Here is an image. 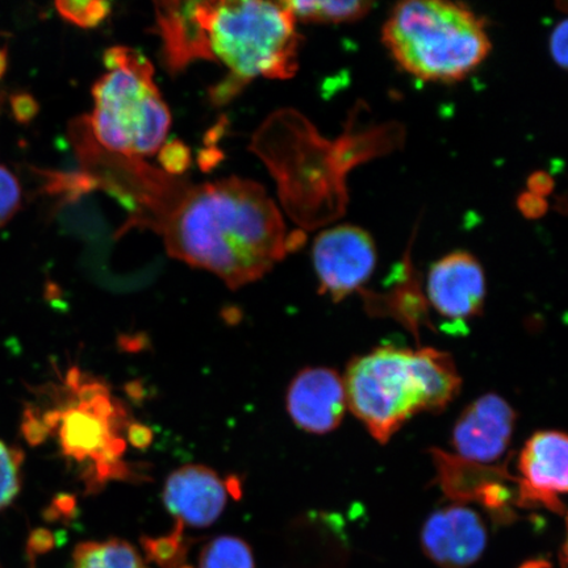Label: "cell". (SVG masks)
<instances>
[{
    "label": "cell",
    "mask_w": 568,
    "mask_h": 568,
    "mask_svg": "<svg viewBox=\"0 0 568 568\" xmlns=\"http://www.w3.org/2000/svg\"><path fill=\"white\" fill-rule=\"evenodd\" d=\"M151 230L161 234L170 257L207 270L232 290L262 278L291 246L266 190L234 176L184 182Z\"/></svg>",
    "instance_id": "1"
},
{
    "label": "cell",
    "mask_w": 568,
    "mask_h": 568,
    "mask_svg": "<svg viewBox=\"0 0 568 568\" xmlns=\"http://www.w3.org/2000/svg\"><path fill=\"white\" fill-rule=\"evenodd\" d=\"M383 44L404 71L425 82L465 80L491 52L485 20L462 3L409 0L395 6Z\"/></svg>",
    "instance_id": "2"
},
{
    "label": "cell",
    "mask_w": 568,
    "mask_h": 568,
    "mask_svg": "<svg viewBox=\"0 0 568 568\" xmlns=\"http://www.w3.org/2000/svg\"><path fill=\"white\" fill-rule=\"evenodd\" d=\"M109 73L92 88L95 106L89 119L92 138L105 151L142 159L165 144L172 116L154 83L152 63L125 47L104 54Z\"/></svg>",
    "instance_id": "3"
},
{
    "label": "cell",
    "mask_w": 568,
    "mask_h": 568,
    "mask_svg": "<svg viewBox=\"0 0 568 568\" xmlns=\"http://www.w3.org/2000/svg\"><path fill=\"white\" fill-rule=\"evenodd\" d=\"M204 23L212 61L224 63L244 87L258 77L295 75L301 36L286 2H204Z\"/></svg>",
    "instance_id": "4"
},
{
    "label": "cell",
    "mask_w": 568,
    "mask_h": 568,
    "mask_svg": "<svg viewBox=\"0 0 568 568\" xmlns=\"http://www.w3.org/2000/svg\"><path fill=\"white\" fill-rule=\"evenodd\" d=\"M68 382L77 389V403L67 408L51 410L39 423L44 439L52 429L59 430L62 453L83 465L91 462L94 468V487L106 480L125 477L126 466L120 460L126 442L120 429L128 425L122 404L113 402L109 389L101 382H82L80 372L71 371Z\"/></svg>",
    "instance_id": "5"
},
{
    "label": "cell",
    "mask_w": 568,
    "mask_h": 568,
    "mask_svg": "<svg viewBox=\"0 0 568 568\" xmlns=\"http://www.w3.org/2000/svg\"><path fill=\"white\" fill-rule=\"evenodd\" d=\"M347 408L379 444H387L410 417L423 412L412 351L376 347L351 361L344 378Z\"/></svg>",
    "instance_id": "6"
},
{
    "label": "cell",
    "mask_w": 568,
    "mask_h": 568,
    "mask_svg": "<svg viewBox=\"0 0 568 568\" xmlns=\"http://www.w3.org/2000/svg\"><path fill=\"white\" fill-rule=\"evenodd\" d=\"M320 293L341 302L372 278L378 254L371 233L338 225L320 233L312 248Z\"/></svg>",
    "instance_id": "7"
},
{
    "label": "cell",
    "mask_w": 568,
    "mask_h": 568,
    "mask_svg": "<svg viewBox=\"0 0 568 568\" xmlns=\"http://www.w3.org/2000/svg\"><path fill=\"white\" fill-rule=\"evenodd\" d=\"M516 506L544 507L566 515L562 496L568 488V439L557 430L537 432L518 457Z\"/></svg>",
    "instance_id": "8"
},
{
    "label": "cell",
    "mask_w": 568,
    "mask_h": 568,
    "mask_svg": "<svg viewBox=\"0 0 568 568\" xmlns=\"http://www.w3.org/2000/svg\"><path fill=\"white\" fill-rule=\"evenodd\" d=\"M433 460L438 485L449 499L458 504L479 503L499 520H513L516 491L508 481L517 485V478L507 466L473 464L442 450H433Z\"/></svg>",
    "instance_id": "9"
},
{
    "label": "cell",
    "mask_w": 568,
    "mask_h": 568,
    "mask_svg": "<svg viewBox=\"0 0 568 568\" xmlns=\"http://www.w3.org/2000/svg\"><path fill=\"white\" fill-rule=\"evenodd\" d=\"M516 422V410L501 396H480L462 412L454 425L452 444L457 457L493 465L507 452Z\"/></svg>",
    "instance_id": "10"
},
{
    "label": "cell",
    "mask_w": 568,
    "mask_h": 568,
    "mask_svg": "<svg viewBox=\"0 0 568 568\" xmlns=\"http://www.w3.org/2000/svg\"><path fill=\"white\" fill-rule=\"evenodd\" d=\"M487 528L478 513L464 504L437 509L422 530L425 556L443 568H467L487 548Z\"/></svg>",
    "instance_id": "11"
},
{
    "label": "cell",
    "mask_w": 568,
    "mask_h": 568,
    "mask_svg": "<svg viewBox=\"0 0 568 568\" xmlns=\"http://www.w3.org/2000/svg\"><path fill=\"white\" fill-rule=\"evenodd\" d=\"M426 288L432 307L453 322L465 323L485 308V270L470 253L454 252L437 261L429 270Z\"/></svg>",
    "instance_id": "12"
},
{
    "label": "cell",
    "mask_w": 568,
    "mask_h": 568,
    "mask_svg": "<svg viewBox=\"0 0 568 568\" xmlns=\"http://www.w3.org/2000/svg\"><path fill=\"white\" fill-rule=\"evenodd\" d=\"M287 412L293 422L312 435L336 430L347 409L344 378L328 367L304 368L287 390Z\"/></svg>",
    "instance_id": "13"
},
{
    "label": "cell",
    "mask_w": 568,
    "mask_h": 568,
    "mask_svg": "<svg viewBox=\"0 0 568 568\" xmlns=\"http://www.w3.org/2000/svg\"><path fill=\"white\" fill-rule=\"evenodd\" d=\"M230 494L231 481H224L212 468L187 465L168 478L163 504L183 528H207L223 514Z\"/></svg>",
    "instance_id": "14"
},
{
    "label": "cell",
    "mask_w": 568,
    "mask_h": 568,
    "mask_svg": "<svg viewBox=\"0 0 568 568\" xmlns=\"http://www.w3.org/2000/svg\"><path fill=\"white\" fill-rule=\"evenodd\" d=\"M162 55L173 74L199 60L212 61L204 23V2L155 3Z\"/></svg>",
    "instance_id": "15"
},
{
    "label": "cell",
    "mask_w": 568,
    "mask_h": 568,
    "mask_svg": "<svg viewBox=\"0 0 568 568\" xmlns=\"http://www.w3.org/2000/svg\"><path fill=\"white\" fill-rule=\"evenodd\" d=\"M412 367L423 395V412L438 414L459 395L462 378L450 354L423 347L412 351Z\"/></svg>",
    "instance_id": "16"
},
{
    "label": "cell",
    "mask_w": 568,
    "mask_h": 568,
    "mask_svg": "<svg viewBox=\"0 0 568 568\" xmlns=\"http://www.w3.org/2000/svg\"><path fill=\"white\" fill-rule=\"evenodd\" d=\"M73 568H149L139 551L123 539L82 542L73 554Z\"/></svg>",
    "instance_id": "17"
},
{
    "label": "cell",
    "mask_w": 568,
    "mask_h": 568,
    "mask_svg": "<svg viewBox=\"0 0 568 568\" xmlns=\"http://www.w3.org/2000/svg\"><path fill=\"white\" fill-rule=\"evenodd\" d=\"M295 20L303 23L341 24L365 18L373 3L362 0H336V2H286Z\"/></svg>",
    "instance_id": "18"
},
{
    "label": "cell",
    "mask_w": 568,
    "mask_h": 568,
    "mask_svg": "<svg viewBox=\"0 0 568 568\" xmlns=\"http://www.w3.org/2000/svg\"><path fill=\"white\" fill-rule=\"evenodd\" d=\"M199 568H254L251 546L237 537L220 536L204 546Z\"/></svg>",
    "instance_id": "19"
},
{
    "label": "cell",
    "mask_w": 568,
    "mask_h": 568,
    "mask_svg": "<svg viewBox=\"0 0 568 568\" xmlns=\"http://www.w3.org/2000/svg\"><path fill=\"white\" fill-rule=\"evenodd\" d=\"M141 545L149 562L161 568H181L186 562L189 544L184 541L181 524L175 525L172 535L159 538L144 537Z\"/></svg>",
    "instance_id": "20"
},
{
    "label": "cell",
    "mask_w": 568,
    "mask_h": 568,
    "mask_svg": "<svg viewBox=\"0 0 568 568\" xmlns=\"http://www.w3.org/2000/svg\"><path fill=\"white\" fill-rule=\"evenodd\" d=\"M23 452L0 442V510L17 499L21 489Z\"/></svg>",
    "instance_id": "21"
},
{
    "label": "cell",
    "mask_w": 568,
    "mask_h": 568,
    "mask_svg": "<svg viewBox=\"0 0 568 568\" xmlns=\"http://www.w3.org/2000/svg\"><path fill=\"white\" fill-rule=\"evenodd\" d=\"M60 16L81 28H95L110 16L111 4L101 0H61L55 3Z\"/></svg>",
    "instance_id": "22"
},
{
    "label": "cell",
    "mask_w": 568,
    "mask_h": 568,
    "mask_svg": "<svg viewBox=\"0 0 568 568\" xmlns=\"http://www.w3.org/2000/svg\"><path fill=\"white\" fill-rule=\"evenodd\" d=\"M21 204V189L9 169L0 166V226L16 216Z\"/></svg>",
    "instance_id": "23"
},
{
    "label": "cell",
    "mask_w": 568,
    "mask_h": 568,
    "mask_svg": "<svg viewBox=\"0 0 568 568\" xmlns=\"http://www.w3.org/2000/svg\"><path fill=\"white\" fill-rule=\"evenodd\" d=\"M159 161L166 174H183L191 163L190 148L180 140L165 142L160 149Z\"/></svg>",
    "instance_id": "24"
},
{
    "label": "cell",
    "mask_w": 568,
    "mask_h": 568,
    "mask_svg": "<svg viewBox=\"0 0 568 568\" xmlns=\"http://www.w3.org/2000/svg\"><path fill=\"white\" fill-rule=\"evenodd\" d=\"M11 109L13 118L18 120L20 124L31 123L39 112V103L36 99L27 92H20V94L11 98Z\"/></svg>",
    "instance_id": "25"
},
{
    "label": "cell",
    "mask_w": 568,
    "mask_h": 568,
    "mask_svg": "<svg viewBox=\"0 0 568 568\" xmlns=\"http://www.w3.org/2000/svg\"><path fill=\"white\" fill-rule=\"evenodd\" d=\"M550 53L560 68L567 67V21L556 27L550 38Z\"/></svg>",
    "instance_id": "26"
},
{
    "label": "cell",
    "mask_w": 568,
    "mask_h": 568,
    "mask_svg": "<svg viewBox=\"0 0 568 568\" xmlns=\"http://www.w3.org/2000/svg\"><path fill=\"white\" fill-rule=\"evenodd\" d=\"M54 539L51 531L39 529L33 531L30 544H28V552L33 559L53 548Z\"/></svg>",
    "instance_id": "27"
},
{
    "label": "cell",
    "mask_w": 568,
    "mask_h": 568,
    "mask_svg": "<svg viewBox=\"0 0 568 568\" xmlns=\"http://www.w3.org/2000/svg\"><path fill=\"white\" fill-rule=\"evenodd\" d=\"M128 442L132 443L139 449H144L152 442V432L141 424H131L128 426Z\"/></svg>",
    "instance_id": "28"
},
{
    "label": "cell",
    "mask_w": 568,
    "mask_h": 568,
    "mask_svg": "<svg viewBox=\"0 0 568 568\" xmlns=\"http://www.w3.org/2000/svg\"><path fill=\"white\" fill-rule=\"evenodd\" d=\"M7 63H9V60H7V52L4 49H0V80H2V77L6 73Z\"/></svg>",
    "instance_id": "29"
},
{
    "label": "cell",
    "mask_w": 568,
    "mask_h": 568,
    "mask_svg": "<svg viewBox=\"0 0 568 568\" xmlns=\"http://www.w3.org/2000/svg\"><path fill=\"white\" fill-rule=\"evenodd\" d=\"M546 565L541 562H530L528 565H525L523 568H545Z\"/></svg>",
    "instance_id": "30"
},
{
    "label": "cell",
    "mask_w": 568,
    "mask_h": 568,
    "mask_svg": "<svg viewBox=\"0 0 568 568\" xmlns=\"http://www.w3.org/2000/svg\"><path fill=\"white\" fill-rule=\"evenodd\" d=\"M181 568H193V567H190V566L184 565V566H182Z\"/></svg>",
    "instance_id": "31"
}]
</instances>
